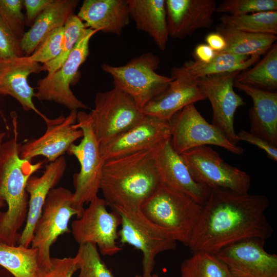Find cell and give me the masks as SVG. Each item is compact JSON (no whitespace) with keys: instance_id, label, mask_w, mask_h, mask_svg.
Masks as SVG:
<instances>
[{"instance_id":"obj_1","label":"cell","mask_w":277,"mask_h":277,"mask_svg":"<svg viewBox=\"0 0 277 277\" xmlns=\"http://www.w3.org/2000/svg\"><path fill=\"white\" fill-rule=\"evenodd\" d=\"M269 204L265 195L210 189L192 235L190 251L215 254L241 240L270 238L273 229L265 214Z\"/></svg>"},{"instance_id":"obj_2","label":"cell","mask_w":277,"mask_h":277,"mask_svg":"<svg viewBox=\"0 0 277 277\" xmlns=\"http://www.w3.org/2000/svg\"><path fill=\"white\" fill-rule=\"evenodd\" d=\"M157 146L105 161L100 190L108 206L140 209L162 183Z\"/></svg>"},{"instance_id":"obj_3","label":"cell","mask_w":277,"mask_h":277,"mask_svg":"<svg viewBox=\"0 0 277 277\" xmlns=\"http://www.w3.org/2000/svg\"><path fill=\"white\" fill-rule=\"evenodd\" d=\"M14 135L4 142L0 152V201L7 205L5 212L0 213V243L10 246L18 244V231L26 222L28 209L27 182L41 169L45 162L21 158V144L18 141L17 116L11 112Z\"/></svg>"},{"instance_id":"obj_4","label":"cell","mask_w":277,"mask_h":277,"mask_svg":"<svg viewBox=\"0 0 277 277\" xmlns=\"http://www.w3.org/2000/svg\"><path fill=\"white\" fill-rule=\"evenodd\" d=\"M202 209L191 197L163 183L140 207L147 219L187 247Z\"/></svg>"},{"instance_id":"obj_5","label":"cell","mask_w":277,"mask_h":277,"mask_svg":"<svg viewBox=\"0 0 277 277\" xmlns=\"http://www.w3.org/2000/svg\"><path fill=\"white\" fill-rule=\"evenodd\" d=\"M75 126L82 130L83 136L81 142L78 144H72L67 153L74 156L80 164V171L73 175L74 192L72 199V205L78 211L79 218L84 210V204L89 203L97 196L105 161L101 156L99 143L86 112H77Z\"/></svg>"},{"instance_id":"obj_6","label":"cell","mask_w":277,"mask_h":277,"mask_svg":"<svg viewBox=\"0 0 277 277\" xmlns=\"http://www.w3.org/2000/svg\"><path fill=\"white\" fill-rule=\"evenodd\" d=\"M160 62L157 55L147 52L132 58L124 65L103 64L101 68L112 76L114 87L128 94L142 110L172 81L171 77L156 72Z\"/></svg>"},{"instance_id":"obj_7","label":"cell","mask_w":277,"mask_h":277,"mask_svg":"<svg viewBox=\"0 0 277 277\" xmlns=\"http://www.w3.org/2000/svg\"><path fill=\"white\" fill-rule=\"evenodd\" d=\"M121 217V228L118 231L120 242L140 250L143 254V277H150L159 253L174 250L176 241L164 229L147 219L140 209L121 207L112 209Z\"/></svg>"},{"instance_id":"obj_8","label":"cell","mask_w":277,"mask_h":277,"mask_svg":"<svg viewBox=\"0 0 277 277\" xmlns=\"http://www.w3.org/2000/svg\"><path fill=\"white\" fill-rule=\"evenodd\" d=\"M86 115L101 145L135 126L144 114L128 94L114 87L96 94L94 108Z\"/></svg>"},{"instance_id":"obj_9","label":"cell","mask_w":277,"mask_h":277,"mask_svg":"<svg viewBox=\"0 0 277 277\" xmlns=\"http://www.w3.org/2000/svg\"><path fill=\"white\" fill-rule=\"evenodd\" d=\"M73 192L63 187L51 189L46 199L33 233L32 247L38 250L41 270L51 265L50 247L59 236L70 232L71 218L79 214L72 205Z\"/></svg>"},{"instance_id":"obj_10","label":"cell","mask_w":277,"mask_h":277,"mask_svg":"<svg viewBox=\"0 0 277 277\" xmlns=\"http://www.w3.org/2000/svg\"><path fill=\"white\" fill-rule=\"evenodd\" d=\"M181 155L197 183L210 189L248 193L251 185L250 176L226 163L211 147L202 146Z\"/></svg>"},{"instance_id":"obj_11","label":"cell","mask_w":277,"mask_h":277,"mask_svg":"<svg viewBox=\"0 0 277 277\" xmlns=\"http://www.w3.org/2000/svg\"><path fill=\"white\" fill-rule=\"evenodd\" d=\"M98 31L86 28L68 57L54 73L37 82L35 97L42 101L53 102L71 111L89 107L78 100L70 89L77 77L78 69L89 53V42Z\"/></svg>"},{"instance_id":"obj_12","label":"cell","mask_w":277,"mask_h":277,"mask_svg":"<svg viewBox=\"0 0 277 277\" xmlns=\"http://www.w3.org/2000/svg\"><path fill=\"white\" fill-rule=\"evenodd\" d=\"M171 143L179 154L202 146L212 145L230 152L242 154L243 148L231 143L216 127L209 124L194 104L176 113L169 121Z\"/></svg>"},{"instance_id":"obj_13","label":"cell","mask_w":277,"mask_h":277,"mask_svg":"<svg viewBox=\"0 0 277 277\" xmlns=\"http://www.w3.org/2000/svg\"><path fill=\"white\" fill-rule=\"evenodd\" d=\"M84 209L71 225V233L79 245L93 243L103 255H113L122 249L116 243L121 217L115 211L109 212L104 199L98 196Z\"/></svg>"},{"instance_id":"obj_14","label":"cell","mask_w":277,"mask_h":277,"mask_svg":"<svg viewBox=\"0 0 277 277\" xmlns=\"http://www.w3.org/2000/svg\"><path fill=\"white\" fill-rule=\"evenodd\" d=\"M241 72L209 75L195 82L211 103L213 112L211 124L234 145L239 143L234 127V114L238 108L246 104L233 89L235 78Z\"/></svg>"},{"instance_id":"obj_15","label":"cell","mask_w":277,"mask_h":277,"mask_svg":"<svg viewBox=\"0 0 277 277\" xmlns=\"http://www.w3.org/2000/svg\"><path fill=\"white\" fill-rule=\"evenodd\" d=\"M265 240L252 238L228 245L215 253L231 277H277V255L264 248Z\"/></svg>"},{"instance_id":"obj_16","label":"cell","mask_w":277,"mask_h":277,"mask_svg":"<svg viewBox=\"0 0 277 277\" xmlns=\"http://www.w3.org/2000/svg\"><path fill=\"white\" fill-rule=\"evenodd\" d=\"M77 111H71L65 116L63 114L55 118L45 121V132L37 138L31 139L21 145L20 157L32 161L37 156H43L52 162L67 152L74 142L83 136L81 129L75 126Z\"/></svg>"},{"instance_id":"obj_17","label":"cell","mask_w":277,"mask_h":277,"mask_svg":"<svg viewBox=\"0 0 277 277\" xmlns=\"http://www.w3.org/2000/svg\"><path fill=\"white\" fill-rule=\"evenodd\" d=\"M170 137L169 121L145 115L131 128L100 145L104 161L148 149Z\"/></svg>"},{"instance_id":"obj_18","label":"cell","mask_w":277,"mask_h":277,"mask_svg":"<svg viewBox=\"0 0 277 277\" xmlns=\"http://www.w3.org/2000/svg\"><path fill=\"white\" fill-rule=\"evenodd\" d=\"M169 37L182 39L200 29H210L215 0H165Z\"/></svg>"},{"instance_id":"obj_19","label":"cell","mask_w":277,"mask_h":277,"mask_svg":"<svg viewBox=\"0 0 277 277\" xmlns=\"http://www.w3.org/2000/svg\"><path fill=\"white\" fill-rule=\"evenodd\" d=\"M157 162L162 183L188 195L203 206L210 189L195 182L182 156L173 148L170 137L157 146Z\"/></svg>"},{"instance_id":"obj_20","label":"cell","mask_w":277,"mask_h":277,"mask_svg":"<svg viewBox=\"0 0 277 277\" xmlns=\"http://www.w3.org/2000/svg\"><path fill=\"white\" fill-rule=\"evenodd\" d=\"M41 65L28 56L16 57L0 62V95H10L21 104L26 111L32 110L44 121L48 117L33 102L34 88L28 82L29 76L41 71Z\"/></svg>"},{"instance_id":"obj_21","label":"cell","mask_w":277,"mask_h":277,"mask_svg":"<svg viewBox=\"0 0 277 277\" xmlns=\"http://www.w3.org/2000/svg\"><path fill=\"white\" fill-rule=\"evenodd\" d=\"M67 167L65 157L62 156L46 165L40 176L31 175L27 182L26 190L29 194L25 226L20 235L19 245L30 247L35 224L49 191L55 188L64 175Z\"/></svg>"},{"instance_id":"obj_22","label":"cell","mask_w":277,"mask_h":277,"mask_svg":"<svg viewBox=\"0 0 277 277\" xmlns=\"http://www.w3.org/2000/svg\"><path fill=\"white\" fill-rule=\"evenodd\" d=\"M77 16L86 28L117 36L130 19L127 0H85Z\"/></svg>"},{"instance_id":"obj_23","label":"cell","mask_w":277,"mask_h":277,"mask_svg":"<svg viewBox=\"0 0 277 277\" xmlns=\"http://www.w3.org/2000/svg\"><path fill=\"white\" fill-rule=\"evenodd\" d=\"M234 87L252 100L250 132L277 147V93L234 81Z\"/></svg>"},{"instance_id":"obj_24","label":"cell","mask_w":277,"mask_h":277,"mask_svg":"<svg viewBox=\"0 0 277 277\" xmlns=\"http://www.w3.org/2000/svg\"><path fill=\"white\" fill-rule=\"evenodd\" d=\"M206 99L195 83L181 79L172 80L160 94L142 109L145 115L169 121L185 106Z\"/></svg>"},{"instance_id":"obj_25","label":"cell","mask_w":277,"mask_h":277,"mask_svg":"<svg viewBox=\"0 0 277 277\" xmlns=\"http://www.w3.org/2000/svg\"><path fill=\"white\" fill-rule=\"evenodd\" d=\"M260 56H239L216 52L210 62L204 63L190 60L179 67H173L171 71L172 80L181 79L194 83L199 78L209 75L247 70L260 61Z\"/></svg>"},{"instance_id":"obj_26","label":"cell","mask_w":277,"mask_h":277,"mask_svg":"<svg viewBox=\"0 0 277 277\" xmlns=\"http://www.w3.org/2000/svg\"><path fill=\"white\" fill-rule=\"evenodd\" d=\"M79 3L78 0H53L21 39L20 48L23 56L31 55L47 35L54 29L64 26L74 14Z\"/></svg>"},{"instance_id":"obj_27","label":"cell","mask_w":277,"mask_h":277,"mask_svg":"<svg viewBox=\"0 0 277 277\" xmlns=\"http://www.w3.org/2000/svg\"><path fill=\"white\" fill-rule=\"evenodd\" d=\"M130 18L138 30L147 33L162 51L168 41L165 0H127Z\"/></svg>"},{"instance_id":"obj_28","label":"cell","mask_w":277,"mask_h":277,"mask_svg":"<svg viewBox=\"0 0 277 277\" xmlns=\"http://www.w3.org/2000/svg\"><path fill=\"white\" fill-rule=\"evenodd\" d=\"M216 31L224 36L227 43L222 52L239 56L265 55L277 40L275 35L244 32L221 24L216 26Z\"/></svg>"},{"instance_id":"obj_29","label":"cell","mask_w":277,"mask_h":277,"mask_svg":"<svg viewBox=\"0 0 277 277\" xmlns=\"http://www.w3.org/2000/svg\"><path fill=\"white\" fill-rule=\"evenodd\" d=\"M0 265L14 277H39L41 267L36 248L0 243Z\"/></svg>"},{"instance_id":"obj_30","label":"cell","mask_w":277,"mask_h":277,"mask_svg":"<svg viewBox=\"0 0 277 277\" xmlns=\"http://www.w3.org/2000/svg\"><path fill=\"white\" fill-rule=\"evenodd\" d=\"M249 70L241 72L235 81L269 91L277 89V43L275 42L263 58Z\"/></svg>"},{"instance_id":"obj_31","label":"cell","mask_w":277,"mask_h":277,"mask_svg":"<svg viewBox=\"0 0 277 277\" xmlns=\"http://www.w3.org/2000/svg\"><path fill=\"white\" fill-rule=\"evenodd\" d=\"M219 20L221 24L240 31L277 35V11L236 16L223 14Z\"/></svg>"},{"instance_id":"obj_32","label":"cell","mask_w":277,"mask_h":277,"mask_svg":"<svg viewBox=\"0 0 277 277\" xmlns=\"http://www.w3.org/2000/svg\"><path fill=\"white\" fill-rule=\"evenodd\" d=\"M192 253L181 265V277H231L227 267L215 254L204 251Z\"/></svg>"},{"instance_id":"obj_33","label":"cell","mask_w":277,"mask_h":277,"mask_svg":"<svg viewBox=\"0 0 277 277\" xmlns=\"http://www.w3.org/2000/svg\"><path fill=\"white\" fill-rule=\"evenodd\" d=\"M84 23L74 14L64 26V33L61 52L55 59L41 65V71L50 75L57 71L66 60L78 41L82 31L86 29Z\"/></svg>"},{"instance_id":"obj_34","label":"cell","mask_w":277,"mask_h":277,"mask_svg":"<svg viewBox=\"0 0 277 277\" xmlns=\"http://www.w3.org/2000/svg\"><path fill=\"white\" fill-rule=\"evenodd\" d=\"M79 245L75 256L79 266L78 277H114L101 259L95 244L85 243Z\"/></svg>"},{"instance_id":"obj_35","label":"cell","mask_w":277,"mask_h":277,"mask_svg":"<svg viewBox=\"0 0 277 277\" xmlns=\"http://www.w3.org/2000/svg\"><path fill=\"white\" fill-rule=\"evenodd\" d=\"M216 11L233 16L277 11V1L224 0L217 6Z\"/></svg>"},{"instance_id":"obj_36","label":"cell","mask_w":277,"mask_h":277,"mask_svg":"<svg viewBox=\"0 0 277 277\" xmlns=\"http://www.w3.org/2000/svg\"><path fill=\"white\" fill-rule=\"evenodd\" d=\"M23 0H0V19L19 41L25 31Z\"/></svg>"},{"instance_id":"obj_37","label":"cell","mask_w":277,"mask_h":277,"mask_svg":"<svg viewBox=\"0 0 277 277\" xmlns=\"http://www.w3.org/2000/svg\"><path fill=\"white\" fill-rule=\"evenodd\" d=\"M64 33V26L51 31L28 56L30 60L45 64L55 59L61 52Z\"/></svg>"},{"instance_id":"obj_38","label":"cell","mask_w":277,"mask_h":277,"mask_svg":"<svg viewBox=\"0 0 277 277\" xmlns=\"http://www.w3.org/2000/svg\"><path fill=\"white\" fill-rule=\"evenodd\" d=\"M20 41L0 19V62L23 56Z\"/></svg>"},{"instance_id":"obj_39","label":"cell","mask_w":277,"mask_h":277,"mask_svg":"<svg viewBox=\"0 0 277 277\" xmlns=\"http://www.w3.org/2000/svg\"><path fill=\"white\" fill-rule=\"evenodd\" d=\"M51 265L49 269L42 270L39 277H72L79 269L77 259L68 257L51 258Z\"/></svg>"},{"instance_id":"obj_40","label":"cell","mask_w":277,"mask_h":277,"mask_svg":"<svg viewBox=\"0 0 277 277\" xmlns=\"http://www.w3.org/2000/svg\"><path fill=\"white\" fill-rule=\"evenodd\" d=\"M236 137L239 142L245 141L256 146L266 152L268 158L274 162L277 161V147L244 130H241L236 133Z\"/></svg>"},{"instance_id":"obj_41","label":"cell","mask_w":277,"mask_h":277,"mask_svg":"<svg viewBox=\"0 0 277 277\" xmlns=\"http://www.w3.org/2000/svg\"><path fill=\"white\" fill-rule=\"evenodd\" d=\"M53 0H23L26 9L25 25L31 26L37 17L53 2Z\"/></svg>"},{"instance_id":"obj_42","label":"cell","mask_w":277,"mask_h":277,"mask_svg":"<svg viewBox=\"0 0 277 277\" xmlns=\"http://www.w3.org/2000/svg\"><path fill=\"white\" fill-rule=\"evenodd\" d=\"M214 51L206 44L197 45L193 52V57L195 61L207 63L211 61L216 55Z\"/></svg>"},{"instance_id":"obj_43","label":"cell","mask_w":277,"mask_h":277,"mask_svg":"<svg viewBox=\"0 0 277 277\" xmlns=\"http://www.w3.org/2000/svg\"><path fill=\"white\" fill-rule=\"evenodd\" d=\"M205 41L206 44L216 52H222L226 48L227 43L225 38L217 32L208 34Z\"/></svg>"},{"instance_id":"obj_44","label":"cell","mask_w":277,"mask_h":277,"mask_svg":"<svg viewBox=\"0 0 277 277\" xmlns=\"http://www.w3.org/2000/svg\"><path fill=\"white\" fill-rule=\"evenodd\" d=\"M6 136V133L4 132H0V152L3 144V140Z\"/></svg>"},{"instance_id":"obj_45","label":"cell","mask_w":277,"mask_h":277,"mask_svg":"<svg viewBox=\"0 0 277 277\" xmlns=\"http://www.w3.org/2000/svg\"><path fill=\"white\" fill-rule=\"evenodd\" d=\"M135 277H143L142 275H136ZM150 277H160L157 274H152Z\"/></svg>"},{"instance_id":"obj_46","label":"cell","mask_w":277,"mask_h":277,"mask_svg":"<svg viewBox=\"0 0 277 277\" xmlns=\"http://www.w3.org/2000/svg\"><path fill=\"white\" fill-rule=\"evenodd\" d=\"M0 116L2 117V118L3 119V120L4 121L5 123H6V120L5 119L4 116V114H3V113L2 112V111L1 110V109H0Z\"/></svg>"},{"instance_id":"obj_47","label":"cell","mask_w":277,"mask_h":277,"mask_svg":"<svg viewBox=\"0 0 277 277\" xmlns=\"http://www.w3.org/2000/svg\"><path fill=\"white\" fill-rule=\"evenodd\" d=\"M6 205V203L2 201H0V209L4 207Z\"/></svg>"}]
</instances>
